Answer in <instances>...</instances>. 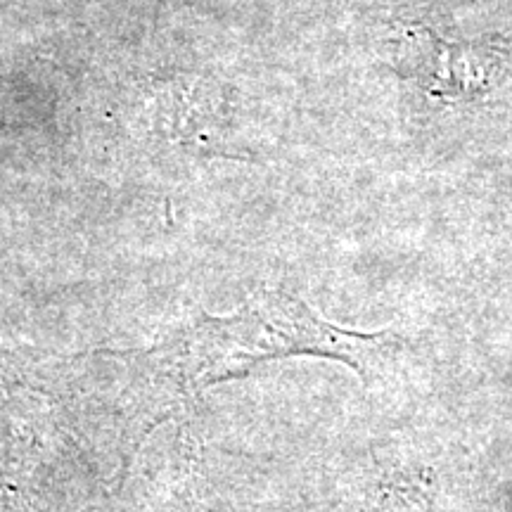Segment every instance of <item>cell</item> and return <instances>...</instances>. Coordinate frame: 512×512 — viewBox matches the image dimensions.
Instances as JSON below:
<instances>
[{"instance_id":"1","label":"cell","mask_w":512,"mask_h":512,"mask_svg":"<svg viewBox=\"0 0 512 512\" xmlns=\"http://www.w3.org/2000/svg\"><path fill=\"white\" fill-rule=\"evenodd\" d=\"M392 332H356L320 318L287 292H264L233 316H204L147 349L95 351L119 377L110 401L117 413L121 467L147 434L214 384L240 380L261 363L318 356L373 377L396 349Z\"/></svg>"},{"instance_id":"2","label":"cell","mask_w":512,"mask_h":512,"mask_svg":"<svg viewBox=\"0 0 512 512\" xmlns=\"http://www.w3.org/2000/svg\"><path fill=\"white\" fill-rule=\"evenodd\" d=\"M392 57L427 95L446 100L491 93L512 74V46H453L422 24H408L392 38Z\"/></svg>"},{"instance_id":"3","label":"cell","mask_w":512,"mask_h":512,"mask_svg":"<svg viewBox=\"0 0 512 512\" xmlns=\"http://www.w3.org/2000/svg\"><path fill=\"white\" fill-rule=\"evenodd\" d=\"M508 508H510V512H512V498H510V505H508Z\"/></svg>"}]
</instances>
